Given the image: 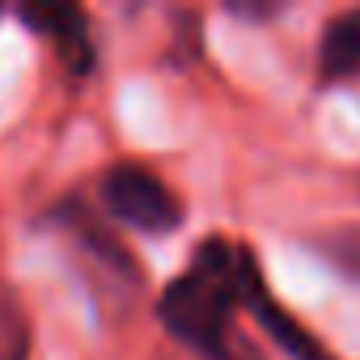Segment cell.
Segmentation results:
<instances>
[{
  "label": "cell",
  "mask_w": 360,
  "mask_h": 360,
  "mask_svg": "<svg viewBox=\"0 0 360 360\" xmlns=\"http://www.w3.org/2000/svg\"><path fill=\"white\" fill-rule=\"evenodd\" d=\"M250 271H255V255L246 246L208 238L187 263V271L169 280L157 301L165 330L212 360H229V326H233V309L246 305Z\"/></svg>",
  "instance_id": "6da1fadb"
},
{
  "label": "cell",
  "mask_w": 360,
  "mask_h": 360,
  "mask_svg": "<svg viewBox=\"0 0 360 360\" xmlns=\"http://www.w3.org/2000/svg\"><path fill=\"white\" fill-rule=\"evenodd\" d=\"M102 204L106 212L136 229V233H148V238H161V233H174L183 225V204L178 195L161 183V178L144 165H110L106 178H102Z\"/></svg>",
  "instance_id": "7a4b0ae2"
},
{
  "label": "cell",
  "mask_w": 360,
  "mask_h": 360,
  "mask_svg": "<svg viewBox=\"0 0 360 360\" xmlns=\"http://www.w3.org/2000/svg\"><path fill=\"white\" fill-rule=\"evenodd\" d=\"M22 22L34 26V34H43L68 64L72 72H85L94 64V47H89V26H85V13L77 5H26L22 9Z\"/></svg>",
  "instance_id": "3957f363"
},
{
  "label": "cell",
  "mask_w": 360,
  "mask_h": 360,
  "mask_svg": "<svg viewBox=\"0 0 360 360\" xmlns=\"http://www.w3.org/2000/svg\"><path fill=\"white\" fill-rule=\"evenodd\" d=\"M246 309L259 318V326L292 356V360H330L326 352H322V343L292 318V314H284L280 309V301H271V292L263 288V276H259V267L250 271V280H246Z\"/></svg>",
  "instance_id": "277c9868"
},
{
  "label": "cell",
  "mask_w": 360,
  "mask_h": 360,
  "mask_svg": "<svg viewBox=\"0 0 360 360\" xmlns=\"http://www.w3.org/2000/svg\"><path fill=\"white\" fill-rule=\"evenodd\" d=\"M318 72L326 81H343L360 72V9H347L326 22L318 43Z\"/></svg>",
  "instance_id": "5b68a950"
},
{
  "label": "cell",
  "mask_w": 360,
  "mask_h": 360,
  "mask_svg": "<svg viewBox=\"0 0 360 360\" xmlns=\"http://www.w3.org/2000/svg\"><path fill=\"white\" fill-rule=\"evenodd\" d=\"M0 360H30V318L5 280H0Z\"/></svg>",
  "instance_id": "8992f818"
},
{
  "label": "cell",
  "mask_w": 360,
  "mask_h": 360,
  "mask_svg": "<svg viewBox=\"0 0 360 360\" xmlns=\"http://www.w3.org/2000/svg\"><path fill=\"white\" fill-rule=\"evenodd\" d=\"M322 255H326L339 271L360 276V225H356V229H339V233H330V238L322 242Z\"/></svg>",
  "instance_id": "52a82bcc"
}]
</instances>
